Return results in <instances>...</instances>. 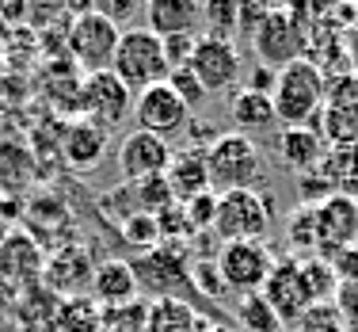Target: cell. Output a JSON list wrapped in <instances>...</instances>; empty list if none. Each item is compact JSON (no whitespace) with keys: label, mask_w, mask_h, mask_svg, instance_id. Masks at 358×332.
Masks as SVG:
<instances>
[{"label":"cell","mask_w":358,"mask_h":332,"mask_svg":"<svg viewBox=\"0 0 358 332\" xmlns=\"http://www.w3.org/2000/svg\"><path fill=\"white\" fill-rule=\"evenodd\" d=\"M324 96H328V73H320L309 57L278 69V84L271 92L275 99V118L289 126H317L320 111H324Z\"/></svg>","instance_id":"obj_1"},{"label":"cell","mask_w":358,"mask_h":332,"mask_svg":"<svg viewBox=\"0 0 358 332\" xmlns=\"http://www.w3.org/2000/svg\"><path fill=\"white\" fill-rule=\"evenodd\" d=\"M206 172L214 195L263 191V157L248 134H217L214 146L206 149Z\"/></svg>","instance_id":"obj_2"},{"label":"cell","mask_w":358,"mask_h":332,"mask_svg":"<svg viewBox=\"0 0 358 332\" xmlns=\"http://www.w3.org/2000/svg\"><path fill=\"white\" fill-rule=\"evenodd\" d=\"M305 15H313L309 8H271V15L252 35V50L259 57V65L278 73L286 65L309 57V27L301 23Z\"/></svg>","instance_id":"obj_3"},{"label":"cell","mask_w":358,"mask_h":332,"mask_svg":"<svg viewBox=\"0 0 358 332\" xmlns=\"http://www.w3.org/2000/svg\"><path fill=\"white\" fill-rule=\"evenodd\" d=\"M110 73L126 84V88L138 96V92L152 88V84H164L168 81V62H164V42L152 35L149 27H126L118 35V50H115V62H110Z\"/></svg>","instance_id":"obj_4"},{"label":"cell","mask_w":358,"mask_h":332,"mask_svg":"<svg viewBox=\"0 0 358 332\" xmlns=\"http://www.w3.org/2000/svg\"><path fill=\"white\" fill-rule=\"evenodd\" d=\"M275 221V199L267 191H225L217 195L214 233L221 244L233 241H263Z\"/></svg>","instance_id":"obj_5"},{"label":"cell","mask_w":358,"mask_h":332,"mask_svg":"<svg viewBox=\"0 0 358 332\" xmlns=\"http://www.w3.org/2000/svg\"><path fill=\"white\" fill-rule=\"evenodd\" d=\"M118 35L122 27L99 15L96 8H84V12L73 15L69 23V35H65V54L73 57V65L80 73H99V69H110L115 62V50H118Z\"/></svg>","instance_id":"obj_6"},{"label":"cell","mask_w":358,"mask_h":332,"mask_svg":"<svg viewBox=\"0 0 358 332\" xmlns=\"http://www.w3.org/2000/svg\"><path fill=\"white\" fill-rule=\"evenodd\" d=\"M126 115H134V92L110 69L84 73L80 99H76V118H84V123L110 134L118 123H126Z\"/></svg>","instance_id":"obj_7"},{"label":"cell","mask_w":358,"mask_h":332,"mask_svg":"<svg viewBox=\"0 0 358 332\" xmlns=\"http://www.w3.org/2000/svg\"><path fill=\"white\" fill-rule=\"evenodd\" d=\"M214 263H217V275L225 283V291H236L241 298H248L267 286L278 260L267 249V241H233V244H221Z\"/></svg>","instance_id":"obj_8"},{"label":"cell","mask_w":358,"mask_h":332,"mask_svg":"<svg viewBox=\"0 0 358 332\" xmlns=\"http://www.w3.org/2000/svg\"><path fill=\"white\" fill-rule=\"evenodd\" d=\"M134 275H138L141 291H152L157 298H179V291H187L191 283V260H187L183 244H168L160 241L157 249L141 252L134 260Z\"/></svg>","instance_id":"obj_9"},{"label":"cell","mask_w":358,"mask_h":332,"mask_svg":"<svg viewBox=\"0 0 358 332\" xmlns=\"http://www.w3.org/2000/svg\"><path fill=\"white\" fill-rule=\"evenodd\" d=\"M134 118H138V130L157 134V138H164V141L191 126V111H187L183 99L168 88V81L152 84V88H145L134 96Z\"/></svg>","instance_id":"obj_10"},{"label":"cell","mask_w":358,"mask_h":332,"mask_svg":"<svg viewBox=\"0 0 358 332\" xmlns=\"http://www.w3.org/2000/svg\"><path fill=\"white\" fill-rule=\"evenodd\" d=\"M194 76L202 81V88L210 92H229L236 81H241V50L229 39H214V35H199V46H194V57L187 65Z\"/></svg>","instance_id":"obj_11"},{"label":"cell","mask_w":358,"mask_h":332,"mask_svg":"<svg viewBox=\"0 0 358 332\" xmlns=\"http://www.w3.org/2000/svg\"><path fill=\"white\" fill-rule=\"evenodd\" d=\"M172 157H176V149L164 138L145 134V130H134L118 141V172H122L126 184H141V180H152V176H164Z\"/></svg>","instance_id":"obj_12"},{"label":"cell","mask_w":358,"mask_h":332,"mask_svg":"<svg viewBox=\"0 0 358 332\" xmlns=\"http://www.w3.org/2000/svg\"><path fill=\"white\" fill-rule=\"evenodd\" d=\"M259 294L267 298V305L275 310V317L282 321V328L301 325V317L313 310L309 291H305V283H301V260L297 256L278 260L275 271H271V279H267V286H263Z\"/></svg>","instance_id":"obj_13"},{"label":"cell","mask_w":358,"mask_h":332,"mask_svg":"<svg viewBox=\"0 0 358 332\" xmlns=\"http://www.w3.org/2000/svg\"><path fill=\"white\" fill-rule=\"evenodd\" d=\"M351 244H358V202L347 195H331L317 207V256L331 260Z\"/></svg>","instance_id":"obj_14"},{"label":"cell","mask_w":358,"mask_h":332,"mask_svg":"<svg viewBox=\"0 0 358 332\" xmlns=\"http://www.w3.org/2000/svg\"><path fill=\"white\" fill-rule=\"evenodd\" d=\"M110 146V134L99 126L84 123V118H65V134H62V160L76 172H92L103 165Z\"/></svg>","instance_id":"obj_15"},{"label":"cell","mask_w":358,"mask_h":332,"mask_svg":"<svg viewBox=\"0 0 358 332\" xmlns=\"http://www.w3.org/2000/svg\"><path fill=\"white\" fill-rule=\"evenodd\" d=\"M141 286L134 275V263L126 260H103L96 263V275H92V298H96L103 310H122V305L138 302Z\"/></svg>","instance_id":"obj_16"},{"label":"cell","mask_w":358,"mask_h":332,"mask_svg":"<svg viewBox=\"0 0 358 332\" xmlns=\"http://www.w3.org/2000/svg\"><path fill=\"white\" fill-rule=\"evenodd\" d=\"M328 157V141L320 138L317 126H289V130L278 134V160L286 168H294L297 176L317 172Z\"/></svg>","instance_id":"obj_17"},{"label":"cell","mask_w":358,"mask_h":332,"mask_svg":"<svg viewBox=\"0 0 358 332\" xmlns=\"http://www.w3.org/2000/svg\"><path fill=\"white\" fill-rule=\"evenodd\" d=\"M92 275H96V263L88 260L84 249H62L42 263V279H46V286H54L57 294L80 298L84 286H92Z\"/></svg>","instance_id":"obj_18"},{"label":"cell","mask_w":358,"mask_h":332,"mask_svg":"<svg viewBox=\"0 0 358 332\" xmlns=\"http://www.w3.org/2000/svg\"><path fill=\"white\" fill-rule=\"evenodd\" d=\"M168 187H172V199L183 207V202H191L194 195L210 191V172H206V153L199 146H187V149H176L172 165H168L164 172Z\"/></svg>","instance_id":"obj_19"},{"label":"cell","mask_w":358,"mask_h":332,"mask_svg":"<svg viewBox=\"0 0 358 332\" xmlns=\"http://www.w3.org/2000/svg\"><path fill=\"white\" fill-rule=\"evenodd\" d=\"M199 23H202V4H194V0H152V4H145V27L157 39L194 35Z\"/></svg>","instance_id":"obj_20"},{"label":"cell","mask_w":358,"mask_h":332,"mask_svg":"<svg viewBox=\"0 0 358 332\" xmlns=\"http://www.w3.org/2000/svg\"><path fill=\"white\" fill-rule=\"evenodd\" d=\"M38 271H42V252L27 233L15 229V233H8L4 241H0V279L23 283V279L38 275Z\"/></svg>","instance_id":"obj_21"},{"label":"cell","mask_w":358,"mask_h":332,"mask_svg":"<svg viewBox=\"0 0 358 332\" xmlns=\"http://www.w3.org/2000/svg\"><path fill=\"white\" fill-rule=\"evenodd\" d=\"M229 118H233L236 134H248V130H267L275 118V99L263 96V92L252 88H236L233 99H229Z\"/></svg>","instance_id":"obj_22"},{"label":"cell","mask_w":358,"mask_h":332,"mask_svg":"<svg viewBox=\"0 0 358 332\" xmlns=\"http://www.w3.org/2000/svg\"><path fill=\"white\" fill-rule=\"evenodd\" d=\"M317 130L328 141V149L358 146V104H324Z\"/></svg>","instance_id":"obj_23"},{"label":"cell","mask_w":358,"mask_h":332,"mask_svg":"<svg viewBox=\"0 0 358 332\" xmlns=\"http://www.w3.org/2000/svg\"><path fill=\"white\" fill-rule=\"evenodd\" d=\"M27 184H35V153L20 141H0V191L20 195Z\"/></svg>","instance_id":"obj_24"},{"label":"cell","mask_w":358,"mask_h":332,"mask_svg":"<svg viewBox=\"0 0 358 332\" xmlns=\"http://www.w3.org/2000/svg\"><path fill=\"white\" fill-rule=\"evenodd\" d=\"M317 172L331 184L336 195H347V199L358 202V146L328 149V157H324V165Z\"/></svg>","instance_id":"obj_25"},{"label":"cell","mask_w":358,"mask_h":332,"mask_svg":"<svg viewBox=\"0 0 358 332\" xmlns=\"http://www.w3.org/2000/svg\"><path fill=\"white\" fill-rule=\"evenodd\" d=\"M145 332H199V317L179 298H157V302H149Z\"/></svg>","instance_id":"obj_26"},{"label":"cell","mask_w":358,"mask_h":332,"mask_svg":"<svg viewBox=\"0 0 358 332\" xmlns=\"http://www.w3.org/2000/svg\"><path fill=\"white\" fill-rule=\"evenodd\" d=\"M301 283H305V291H309L313 305H328L339 291V279H336V271H331V263L320 260V256L301 260Z\"/></svg>","instance_id":"obj_27"},{"label":"cell","mask_w":358,"mask_h":332,"mask_svg":"<svg viewBox=\"0 0 358 332\" xmlns=\"http://www.w3.org/2000/svg\"><path fill=\"white\" fill-rule=\"evenodd\" d=\"M286 241L294 244L297 260L317 256V207H297L286 218Z\"/></svg>","instance_id":"obj_28"},{"label":"cell","mask_w":358,"mask_h":332,"mask_svg":"<svg viewBox=\"0 0 358 332\" xmlns=\"http://www.w3.org/2000/svg\"><path fill=\"white\" fill-rule=\"evenodd\" d=\"M236 321H241L244 332H282V321L275 317V310L267 305L263 294L241 298V305H236Z\"/></svg>","instance_id":"obj_29"},{"label":"cell","mask_w":358,"mask_h":332,"mask_svg":"<svg viewBox=\"0 0 358 332\" xmlns=\"http://www.w3.org/2000/svg\"><path fill=\"white\" fill-rule=\"evenodd\" d=\"M62 328L65 332H99L103 328V310L88 298H69L62 305Z\"/></svg>","instance_id":"obj_30"},{"label":"cell","mask_w":358,"mask_h":332,"mask_svg":"<svg viewBox=\"0 0 358 332\" xmlns=\"http://www.w3.org/2000/svg\"><path fill=\"white\" fill-rule=\"evenodd\" d=\"M134 187V202H138L141 214H164L168 207H176L172 199V187H168L164 176H152V180H141V184H130Z\"/></svg>","instance_id":"obj_31"},{"label":"cell","mask_w":358,"mask_h":332,"mask_svg":"<svg viewBox=\"0 0 358 332\" xmlns=\"http://www.w3.org/2000/svg\"><path fill=\"white\" fill-rule=\"evenodd\" d=\"M236 20H241V4H202V23H206V35L214 39H229L233 42Z\"/></svg>","instance_id":"obj_32"},{"label":"cell","mask_w":358,"mask_h":332,"mask_svg":"<svg viewBox=\"0 0 358 332\" xmlns=\"http://www.w3.org/2000/svg\"><path fill=\"white\" fill-rule=\"evenodd\" d=\"M145 321H149V305L141 298L122 310H103V332H145Z\"/></svg>","instance_id":"obj_33"},{"label":"cell","mask_w":358,"mask_h":332,"mask_svg":"<svg viewBox=\"0 0 358 332\" xmlns=\"http://www.w3.org/2000/svg\"><path fill=\"white\" fill-rule=\"evenodd\" d=\"M122 237L126 244H134L138 252H149L160 244V229H157V218L152 214H130L122 221Z\"/></svg>","instance_id":"obj_34"},{"label":"cell","mask_w":358,"mask_h":332,"mask_svg":"<svg viewBox=\"0 0 358 332\" xmlns=\"http://www.w3.org/2000/svg\"><path fill=\"white\" fill-rule=\"evenodd\" d=\"M168 88L183 99L187 111H199L202 104H206V88H202V81L191 69H172V73H168Z\"/></svg>","instance_id":"obj_35"},{"label":"cell","mask_w":358,"mask_h":332,"mask_svg":"<svg viewBox=\"0 0 358 332\" xmlns=\"http://www.w3.org/2000/svg\"><path fill=\"white\" fill-rule=\"evenodd\" d=\"M183 214H187V226H191L194 233H206V229H214V218H217V195H214V191L194 195L191 202H183Z\"/></svg>","instance_id":"obj_36"},{"label":"cell","mask_w":358,"mask_h":332,"mask_svg":"<svg viewBox=\"0 0 358 332\" xmlns=\"http://www.w3.org/2000/svg\"><path fill=\"white\" fill-rule=\"evenodd\" d=\"M160 42H164L168 69H187V65H191V57H194V46H199V35H168V39H160Z\"/></svg>","instance_id":"obj_37"},{"label":"cell","mask_w":358,"mask_h":332,"mask_svg":"<svg viewBox=\"0 0 358 332\" xmlns=\"http://www.w3.org/2000/svg\"><path fill=\"white\" fill-rule=\"evenodd\" d=\"M331 305H336L343 328H347V332H358V279H355V283H339V291H336V298H331Z\"/></svg>","instance_id":"obj_38"},{"label":"cell","mask_w":358,"mask_h":332,"mask_svg":"<svg viewBox=\"0 0 358 332\" xmlns=\"http://www.w3.org/2000/svg\"><path fill=\"white\" fill-rule=\"evenodd\" d=\"M331 184L324 180L320 172H309V176H301L297 180V207H320V202H328L331 199Z\"/></svg>","instance_id":"obj_39"},{"label":"cell","mask_w":358,"mask_h":332,"mask_svg":"<svg viewBox=\"0 0 358 332\" xmlns=\"http://www.w3.org/2000/svg\"><path fill=\"white\" fill-rule=\"evenodd\" d=\"M191 283L199 286L206 298H221L225 294V283H221V275H217V263L214 260H199V263H191Z\"/></svg>","instance_id":"obj_40"},{"label":"cell","mask_w":358,"mask_h":332,"mask_svg":"<svg viewBox=\"0 0 358 332\" xmlns=\"http://www.w3.org/2000/svg\"><path fill=\"white\" fill-rule=\"evenodd\" d=\"M92 8H96V12L99 15H107V20L110 23H115V27H134V15H138L141 12V4H134V0H115V4H110V0H103V4H92Z\"/></svg>","instance_id":"obj_41"},{"label":"cell","mask_w":358,"mask_h":332,"mask_svg":"<svg viewBox=\"0 0 358 332\" xmlns=\"http://www.w3.org/2000/svg\"><path fill=\"white\" fill-rule=\"evenodd\" d=\"M328 263H331V271H336L339 283H355V279H358V244H351V249H343V252H336Z\"/></svg>","instance_id":"obj_42"},{"label":"cell","mask_w":358,"mask_h":332,"mask_svg":"<svg viewBox=\"0 0 358 332\" xmlns=\"http://www.w3.org/2000/svg\"><path fill=\"white\" fill-rule=\"evenodd\" d=\"M275 84H278V73H275V69H267V65H255V69L248 73V84H244V88L271 96V92H275Z\"/></svg>","instance_id":"obj_43"},{"label":"cell","mask_w":358,"mask_h":332,"mask_svg":"<svg viewBox=\"0 0 358 332\" xmlns=\"http://www.w3.org/2000/svg\"><path fill=\"white\" fill-rule=\"evenodd\" d=\"M8 39H12V27H8L4 15H0V46H8Z\"/></svg>","instance_id":"obj_44"}]
</instances>
